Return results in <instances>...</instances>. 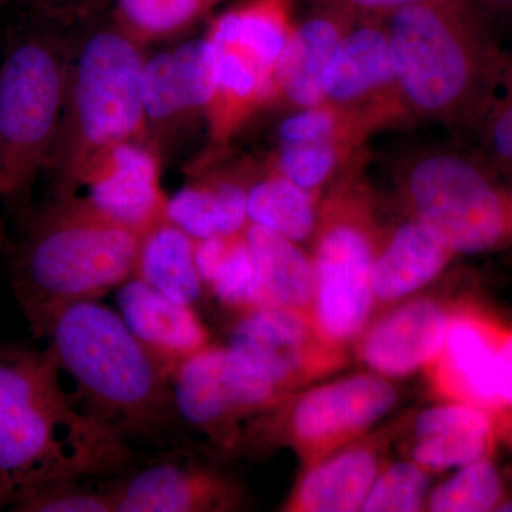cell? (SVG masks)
<instances>
[{
  "label": "cell",
  "mask_w": 512,
  "mask_h": 512,
  "mask_svg": "<svg viewBox=\"0 0 512 512\" xmlns=\"http://www.w3.org/2000/svg\"><path fill=\"white\" fill-rule=\"evenodd\" d=\"M394 73L416 119L476 134L507 57L474 0H431L386 20Z\"/></svg>",
  "instance_id": "cell-1"
},
{
  "label": "cell",
  "mask_w": 512,
  "mask_h": 512,
  "mask_svg": "<svg viewBox=\"0 0 512 512\" xmlns=\"http://www.w3.org/2000/svg\"><path fill=\"white\" fill-rule=\"evenodd\" d=\"M59 370L49 349H13L0 359V507L121 454L114 431L74 409Z\"/></svg>",
  "instance_id": "cell-2"
},
{
  "label": "cell",
  "mask_w": 512,
  "mask_h": 512,
  "mask_svg": "<svg viewBox=\"0 0 512 512\" xmlns=\"http://www.w3.org/2000/svg\"><path fill=\"white\" fill-rule=\"evenodd\" d=\"M93 409L121 439L156 430L175 410L171 377L130 332L120 313L97 299L69 303L35 330Z\"/></svg>",
  "instance_id": "cell-3"
},
{
  "label": "cell",
  "mask_w": 512,
  "mask_h": 512,
  "mask_svg": "<svg viewBox=\"0 0 512 512\" xmlns=\"http://www.w3.org/2000/svg\"><path fill=\"white\" fill-rule=\"evenodd\" d=\"M141 238L69 198L40 215L12 268L13 289L32 329L57 309L100 298L133 278Z\"/></svg>",
  "instance_id": "cell-4"
},
{
  "label": "cell",
  "mask_w": 512,
  "mask_h": 512,
  "mask_svg": "<svg viewBox=\"0 0 512 512\" xmlns=\"http://www.w3.org/2000/svg\"><path fill=\"white\" fill-rule=\"evenodd\" d=\"M365 165L363 150L333 178L316 228L313 325L329 343L359 335L376 299L372 265L379 247L367 204Z\"/></svg>",
  "instance_id": "cell-5"
},
{
  "label": "cell",
  "mask_w": 512,
  "mask_h": 512,
  "mask_svg": "<svg viewBox=\"0 0 512 512\" xmlns=\"http://www.w3.org/2000/svg\"><path fill=\"white\" fill-rule=\"evenodd\" d=\"M67 50L55 33L16 37L0 60V195L28 190L52 156L66 106Z\"/></svg>",
  "instance_id": "cell-6"
},
{
  "label": "cell",
  "mask_w": 512,
  "mask_h": 512,
  "mask_svg": "<svg viewBox=\"0 0 512 512\" xmlns=\"http://www.w3.org/2000/svg\"><path fill=\"white\" fill-rule=\"evenodd\" d=\"M138 42L117 28L86 37L69 70L66 106L52 154L73 177L104 148L131 140L143 127Z\"/></svg>",
  "instance_id": "cell-7"
},
{
  "label": "cell",
  "mask_w": 512,
  "mask_h": 512,
  "mask_svg": "<svg viewBox=\"0 0 512 512\" xmlns=\"http://www.w3.org/2000/svg\"><path fill=\"white\" fill-rule=\"evenodd\" d=\"M400 165V187L413 220L451 254H484L510 239V195L494 183L484 163L430 148Z\"/></svg>",
  "instance_id": "cell-8"
},
{
  "label": "cell",
  "mask_w": 512,
  "mask_h": 512,
  "mask_svg": "<svg viewBox=\"0 0 512 512\" xmlns=\"http://www.w3.org/2000/svg\"><path fill=\"white\" fill-rule=\"evenodd\" d=\"M323 103L335 107L366 137L412 120L396 73L384 19H356L323 73Z\"/></svg>",
  "instance_id": "cell-9"
},
{
  "label": "cell",
  "mask_w": 512,
  "mask_h": 512,
  "mask_svg": "<svg viewBox=\"0 0 512 512\" xmlns=\"http://www.w3.org/2000/svg\"><path fill=\"white\" fill-rule=\"evenodd\" d=\"M171 390L180 419L215 437L238 417L274 403L281 393L252 372L229 346L214 345L174 370Z\"/></svg>",
  "instance_id": "cell-10"
},
{
  "label": "cell",
  "mask_w": 512,
  "mask_h": 512,
  "mask_svg": "<svg viewBox=\"0 0 512 512\" xmlns=\"http://www.w3.org/2000/svg\"><path fill=\"white\" fill-rule=\"evenodd\" d=\"M73 178L87 187L80 204L114 224L144 235L165 220L158 164L140 144L128 140L104 148Z\"/></svg>",
  "instance_id": "cell-11"
},
{
  "label": "cell",
  "mask_w": 512,
  "mask_h": 512,
  "mask_svg": "<svg viewBox=\"0 0 512 512\" xmlns=\"http://www.w3.org/2000/svg\"><path fill=\"white\" fill-rule=\"evenodd\" d=\"M396 402L397 390L380 376L359 375L323 384L293 406V439L305 450L332 446L365 431Z\"/></svg>",
  "instance_id": "cell-12"
},
{
  "label": "cell",
  "mask_w": 512,
  "mask_h": 512,
  "mask_svg": "<svg viewBox=\"0 0 512 512\" xmlns=\"http://www.w3.org/2000/svg\"><path fill=\"white\" fill-rule=\"evenodd\" d=\"M319 336L305 312L254 308L239 320L228 346L282 393L311 369Z\"/></svg>",
  "instance_id": "cell-13"
},
{
  "label": "cell",
  "mask_w": 512,
  "mask_h": 512,
  "mask_svg": "<svg viewBox=\"0 0 512 512\" xmlns=\"http://www.w3.org/2000/svg\"><path fill=\"white\" fill-rule=\"evenodd\" d=\"M218 84V50L207 36L188 40L144 60L141 101L144 117L165 124L192 111L210 109Z\"/></svg>",
  "instance_id": "cell-14"
},
{
  "label": "cell",
  "mask_w": 512,
  "mask_h": 512,
  "mask_svg": "<svg viewBox=\"0 0 512 512\" xmlns=\"http://www.w3.org/2000/svg\"><path fill=\"white\" fill-rule=\"evenodd\" d=\"M117 308L170 377L184 360L210 345V333L192 305L168 298L136 275L119 286Z\"/></svg>",
  "instance_id": "cell-15"
},
{
  "label": "cell",
  "mask_w": 512,
  "mask_h": 512,
  "mask_svg": "<svg viewBox=\"0 0 512 512\" xmlns=\"http://www.w3.org/2000/svg\"><path fill=\"white\" fill-rule=\"evenodd\" d=\"M114 512H204L225 510L229 484L194 461L160 460L109 488Z\"/></svg>",
  "instance_id": "cell-16"
},
{
  "label": "cell",
  "mask_w": 512,
  "mask_h": 512,
  "mask_svg": "<svg viewBox=\"0 0 512 512\" xmlns=\"http://www.w3.org/2000/svg\"><path fill=\"white\" fill-rule=\"evenodd\" d=\"M450 322L439 303L424 299L406 303L366 333L359 346L360 359L377 375H412L439 356Z\"/></svg>",
  "instance_id": "cell-17"
},
{
  "label": "cell",
  "mask_w": 512,
  "mask_h": 512,
  "mask_svg": "<svg viewBox=\"0 0 512 512\" xmlns=\"http://www.w3.org/2000/svg\"><path fill=\"white\" fill-rule=\"evenodd\" d=\"M356 18L346 10L312 2L308 15L296 22L275 69V99L293 110L323 103V73L333 50Z\"/></svg>",
  "instance_id": "cell-18"
},
{
  "label": "cell",
  "mask_w": 512,
  "mask_h": 512,
  "mask_svg": "<svg viewBox=\"0 0 512 512\" xmlns=\"http://www.w3.org/2000/svg\"><path fill=\"white\" fill-rule=\"evenodd\" d=\"M503 336L473 316L451 318L437 363L441 389L458 402L504 410L498 392L497 350Z\"/></svg>",
  "instance_id": "cell-19"
},
{
  "label": "cell",
  "mask_w": 512,
  "mask_h": 512,
  "mask_svg": "<svg viewBox=\"0 0 512 512\" xmlns=\"http://www.w3.org/2000/svg\"><path fill=\"white\" fill-rule=\"evenodd\" d=\"M494 413L458 400L424 410L414 423L413 460L426 470L443 471L490 457L497 436Z\"/></svg>",
  "instance_id": "cell-20"
},
{
  "label": "cell",
  "mask_w": 512,
  "mask_h": 512,
  "mask_svg": "<svg viewBox=\"0 0 512 512\" xmlns=\"http://www.w3.org/2000/svg\"><path fill=\"white\" fill-rule=\"evenodd\" d=\"M244 237L255 265L251 309L279 308L305 312L315 298V268L296 242L269 229L248 224Z\"/></svg>",
  "instance_id": "cell-21"
},
{
  "label": "cell",
  "mask_w": 512,
  "mask_h": 512,
  "mask_svg": "<svg viewBox=\"0 0 512 512\" xmlns=\"http://www.w3.org/2000/svg\"><path fill=\"white\" fill-rule=\"evenodd\" d=\"M451 256L419 222H403L377 248L372 265L375 298L394 302L412 295L433 281Z\"/></svg>",
  "instance_id": "cell-22"
},
{
  "label": "cell",
  "mask_w": 512,
  "mask_h": 512,
  "mask_svg": "<svg viewBox=\"0 0 512 512\" xmlns=\"http://www.w3.org/2000/svg\"><path fill=\"white\" fill-rule=\"evenodd\" d=\"M298 0H242L211 23L207 37L215 46L234 47L268 72L291 39Z\"/></svg>",
  "instance_id": "cell-23"
},
{
  "label": "cell",
  "mask_w": 512,
  "mask_h": 512,
  "mask_svg": "<svg viewBox=\"0 0 512 512\" xmlns=\"http://www.w3.org/2000/svg\"><path fill=\"white\" fill-rule=\"evenodd\" d=\"M379 461L372 450L349 448L313 466L296 487L289 510L303 512L360 511Z\"/></svg>",
  "instance_id": "cell-24"
},
{
  "label": "cell",
  "mask_w": 512,
  "mask_h": 512,
  "mask_svg": "<svg viewBox=\"0 0 512 512\" xmlns=\"http://www.w3.org/2000/svg\"><path fill=\"white\" fill-rule=\"evenodd\" d=\"M164 217L194 239L235 237L248 227L247 188L231 180L188 185L165 202Z\"/></svg>",
  "instance_id": "cell-25"
},
{
  "label": "cell",
  "mask_w": 512,
  "mask_h": 512,
  "mask_svg": "<svg viewBox=\"0 0 512 512\" xmlns=\"http://www.w3.org/2000/svg\"><path fill=\"white\" fill-rule=\"evenodd\" d=\"M215 47L217 93L207 113L212 137L227 140L259 107L275 99V76L234 47Z\"/></svg>",
  "instance_id": "cell-26"
},
{
  "label": "cell",
  "mask_w": 512,
  "mask_h": 512,
  "mask_svg": "<svg viewBox=\"0 0 512 512\" xmlns=\"http://www.w3.org/2000/svg\"><path fill=\"white\" fill-rule=\"evenodd\" d=\"M195 239L168 221L141 238L136 276L174 301L194 306L204 284L194 261Z\"/></svg>",
  "instance_id": "cell-27"
},
{
  "label": "cell",
  "mask_w": 512,
  "mask_h": 512,
  "mask_svg": "<svg viewBox=\"0 0 512 512\" xmlns=\"http://www.w3.org/2000/svg\"><path fill=\"white\" fill-rule=\"evenodd\" d=\"M316 192L305 190L276 171L247 188L248 224L291 241H306L318 228Z\"/></svg>",
  "instance_id": "cell-28"
},
{
  "label": "cell",
  "mask_w": 512,
  "mask_h": 512,
  "mask_svg": "<svg viewBox=\"0 0 512 512\" xmlns=\"http://www.w3.org/2000/svg\"><path fill=\"white\" fill-rule=\"evenodd\" d=\"M507 495L503 474L488 457L458 468L429 495L426 507L434 512L498 511Z\"/></svg>",
  "instance_id": "cell-29"
},
{
  "label": "cell",
  "mask_w": 512,
  "mask_h": 512,
  "mask_svg": "<svg viewBox=\"0 0 512 512\" xmlns=\"http://www.w3.org/2000/svg\"><path fill=\"white\" fill-rule=\"evenodd\" d=\"M362 150L339 141L281 143L275 154L274 170L318 194Z\"/></svg>",
  "instance_id": "cell-30"
},
{
  "label": "cell",
  "mask_w": 512,
  "mask_h": 512,
  "mask_svg": "<svg viewBox=\"0 0 512 512\" xmlns=\"http://www.w3.org/2000/svg\"><path fill=\"white\" fill-rule=\"evenodd\" d=\"M208 8L207 0H116L117 28L136 42L163 39L191 26Z\"/></svg>",
  "instance_id": "cell-31"
},
{
  "label": "cell",
  "mask_w": 512,
  "mask_h": 512,
  "mask_svg": "<svg viewBox=\"0 0 512 512\" xmlns=\"http://www.w3.org/2000/svg\"><path fill=\"white\" fill-rule=\"evenodd\" d=\"M431 477L429 470L416 461L392 464L370 487L360 511L414 512L423 510L429 498Z\"/></svg>",
  "instance_id": "cell-32"
},
{
  "label": "cell",
  "mask_w": 512,
  "mask_h": 512,
  "mask_svg": "<svg viewBox=\"0 0 512 512\" xmlns=\"http://www.w3.org/2000/svg\"><path fill=\"white\" fill-rule=\"evenodd\" d=\"M367 137L360 128L326 103L308 109L293 110L291 116L278 127V143L302 141H339L356 148H363Z\"/></svg>",
  "instance_id": "cell-33"
},
{
  "label": "cell",
  "mask_w": 512,
  "mask_h": 512,
  "mask_svg": "<svg viewBox=\"0 0 512 512\" xmlns=\"http://www.w3.org/2000/svg\"><path fill=\"white\" fill-rule=\"evenodd\" d=\"M12 511L114 512L109 491L77 487L76 480L55 481L13 498Z\"/></svg>",
  "instance_id": "cell-34"
},
{
  "label": "cell",
  "mask_w": 512,
  "mask_h": 512,
  "mask_svg": "<svg viewBox=\"0 0 512 512\" xmlns=\"http://www.w3.org/2000/svg\"><path fill=\"white\" fill-rule=\"evenodd\" d=\"M207 286L218 301L251 309L255 292V265L244 232L232 239L227 255Z\"/></svg>",
  "instance_id": "cell-35"
},
{
  "label": "cell",
  "mask_w": 512,
  "mask_h": 512,
  "mask_svg": "<svg viewBox=\"0 0 512 512\" xmlns=\"http://www.w3.org/2000/svg\"><path fill=\"white\" fill-rule=\"evenodd\" d=\"M476 134L485 160L512 171V101L498 92Z\"/></svg>",
  "instance_id": "cell-36"
},
{
  "label": "cell",
  "mask_w": 512,
  "mask_h": 512,
  "mask_svg": "<svg viewBox=\"0 0 512 512\" xmlns=\"http://www.w3.org/2000/svg\"><path fill=\"white\" fill-rule=\"evenodd\" d=\"M312 2L336 6L346 10L356 19L387 20L400 10L431 2V0H312Z\"/></svg>",
  "instance_id": "cell-37"
},
{
  "label": "cell",
  "mask_w": 512,
  "mask_h": 512,
  "mask_svg": "<svg viewBox=\"0 0 512 512\" xmlns=\"http://www.w3.org/2000/svg\"><path fill=\"white\" fill-rule=\"evenodd\" d=\"M232 239L234 237L195 239L194 261L204 286L210 284L212 276H214L224 256L227 255Z\"/></svg>",
  "instance_id": "cell-38"
},
{
  "label": "cell",
  "mask_w": 512,
  "mask_h": 512,
  "mask_svg": "<svg viewBox=\"0 0 512 512\" xmlns=\"http://www.w3.org/2000/svg\"><path fill=\"white\" fill-rule=\"evenodd\" d=\"M498 392L504 409L512 412V332L503 335L497 350Z\"/></svg>",
  "instance_id": "cell-39"
},
{
  "label": "cell",
  "mask_w": 512,
  "mask_h": 512,
  "mask_svg": "<svg viewBox=\"0 0 512 512\" xmlns=\"http://www.w3.org/2000/svg\"><path fill=\"white\" fill-rule=\"evenodd\" d=\"M484 15L512 22V0H474Z\"/></svg>",
  "instance_id": "cell-40"
},
{
  "label": "cell",
  "mask_w": 512,
  "mask_h": 512,
  "mask_svg": "<svg viewBox=\"0 0 512 512\" xmlns=\"http://www.w3.org/2000/svg\"><path fill=\"white\" fill-rule=\"evenodd\" d=\"M498 92L512 101V59H508V57L507 62H505L503 79H501V86Z\"/></svg>",
  "instance_id": "cell-41"
},
{
  "label": "cell",
  "mask_w": 512,
  "mask_h": 512,
  "mask_svg": "<svg viewBox=\"0 0 512 512\" xmlns=\"http://www.w3.org/2000/svg\"><path fill=\"white\" fill-rule=\"evenodd\" d=\"M33 2L40 3V5H62V3H74V2H84V0H33Z\"/></svg>",
  "instance_id": "cell-42"
},
{
  "label": "cell",
  "mask_w": 512,
  "mask_h": 512,
  "mask_svg": "<svg viewBox=\"0 0 512 512\" xmlns=\"http://www.w3.org/2000/svg\"><path fill=\"white\" fill-rule=\"evenodd\" d=\"M498 511L512 512V495H507V498H505L504 503L500 505Z\"/></svg>",
  "instance_id": "cell-43"
},
{
  "label": "cell",
  "mask_w": 512,
  "mask_h": 512,
  "mask_svg": "<svg viewBox=\"0 0 512 512\" xmlns=\"http://www.w3.org/2000/svg\"><path fill=\"white\" fill-rule=\"evenodd\" d=\"M510 239H512V195H510Z\"/></svg>",
  "instance_id": "cell-44"
},
{
  "label": "cell",
  "mask_w": 512,
  "mask_h": 512,
  "mask_svg": "<svg viewBox=\"0 0 512 512\" xmlns=\"http://www.w3.org/2000/svg\"><path fill=\"white\" fill-rule=\"evenodd\" d=\"M9 352H10L9 348H0V359H2V357H5L6 355H8Z\"/></svg>",
  "instance_id": "cell-45"
},
{
  "label": "cell",
  "mask_w": 512,
  "mask_h": 512,
  "mask_svg": "<svg viewBox=\"0 0 512 512\" xmlns=\"http://www.w3.org/2000/svg\"><path fill=\"white\" fill-rule=\"evenodd\" d=\"M208 3L211 5H214V3L220 2V0H207Z\"/></svg>",
  "instance_id": "cell-46"
},
{
  "label": "cell",
  "mask_w": 512,
  "mask_h": 512,
  "mask_svg": "<svg viewBox=\"0 0 512 512\" xmlns=\"http://www.w3.org/2000/svg\"><path fill=\"white\" fill-rule=\"evenodd\" d=\"M0 198H2V195H0Z\"/></svg>",
  "instance_id": "cell-47"
}]
</instances>
